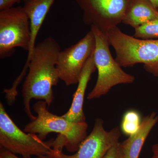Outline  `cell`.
Returning <instances> with one entry per match:
<instances>
[{"label":"cell","instance_id":"ffe728a7","mask_svg":"<svg viewBox=\"0 0 158 158\" xmlns=\"http://www.w3.org/2000/svg\"><path fill=\"white\" fill-rule=\"evenodd\" d=\"M150 1L154 5L156 8L158 9V0H150Z\"/></svg>","mask_w":158,"mask_h":158},{"label":"cell","instance_id":"6da1fadb","mask_svg":"<svg viewBox=\"0 0 158 158\" xmlns=\"http://www.w3.org/2000/svg\"><path fill=\"white\" fill-rule=\"evenodd\" d=\"M60 51L58 41L53 37H49L36 44L31 56L27 59L21 73L24 76L28 69L22 93L24 110L31 121L36 118L30 107L31 100L44 101L48 108L53 101L52 88L56 86L60 80L57 63Z\"/></svg>","mask_w":158,"mask_h":158},{"label":"cell","instance_id":"7a4b0ae2","mask_svg":"<svg viewBox=\"0 0 158 158\" xmlns=\"http://www.w3.org/2000/svg\"><path fill=\"white\" fill-rule=\"evenodd\" d=\"M33 108L37 116L26 125L24 131L37 135L43 141L50 133H57L58 137L53 142V150L62 151L65 147L69 152H76L87 136V123L73 122L62 116L50 113L46 102L44 101L36 102Z\"/></svg>","mask_w":158,"mask_h":158},{"label":"cell","instance_id":"44dd1931","mask_svg":"<svg viewBox=\"0 0 158 158\" xmlns=\"http://www.w3.org/2000/svg\"><path fill=\"white\" fill-rule=\"evenodd\" d=\"M36 158H55L51 156L47 155H44L36 157Z\"/></svg>","mask_w":158,"mask_h":158},{"label":"cell","instance_id":"5b68a950","mask_svg":"<svg viewBox=\"0 0 158 158\" xmlns=\"http://www.w3.org/2000/svg\"><path fill=\"white\" fill-rule=\"evenodd\" d=\"M54 139L44 141L36 134L22 131L8 115L0 103V145L15 154L23 157L47 155L52 149Z\"/></svg>","mask_w":158,"mask_h":158},{"label":"cell","instance_id":"ac0fdd59","mask_svg":"<svg viewBox=\"0 0 158 158\" xmlns=\"http://www.w3.org/2000/svg\"><path fill=\"white\" fill-rule=\"evenodd\" d=\"M0 158H21L19 157L13 153L1 147L0 149ZM22 158H32L31 157Z\"/></svg>","mask_w":158,"mask_h":158},{"label":"cell","instance_id":"d6986e66","mask_svg":"<svg viewBox=\"0 0 158 158\" xmlns=\"http://www.w3.org/2000/svg\"><path fill=\"white\" fill-rule=\"evenodd\" d=\"M152 155L151 158H158V143L154 144L152 147Z\"/></svg>","mask_w":158,"mask_h":158},{"label":"cell","instance_id":"4fadbf2b","mask_svg":"<svg viewBox=\"0 0 158 158\" xmlns=\"http://www.w3.org/2000/svg\"><path fill=\"white\" fill-rule=\"evenodd\" d=\"M158 17V9L150 0H130L122 22L136 28Z\"/></svg>","mask_w":158,"mask_h":158},{"label":"cell","instance_id":"30bf717a","mask_svg":"<svg viewBox=\"0 0 158 158\" xmlns=\"http://www.w3.org/2000/svg\"><path fill=\"white\" fill-rule=\"evenodd\" d=\"M93 55L94 54L88 59L83 69L77 83V90L73 94L70 108L67 113L62 115L69 121L75 123L86 122L83 110L85 92L91 75L96 69Z\"/></svg>","mask_w":158,"mask_h":158},{"label":"cell","instance_id":"7c38bea8","mask_svg":"<svg viewBox=\"0 0 158 158\" xmlns=\"http://www.w3.org/2000/svg\"><path fill=\"white\" fill-rule=\"evenodd\" d=\"M56 0H24L23 8L30 19L31 43L27 58L32 54L40 30Z\"/></svg>","mask_w":158,"mask_h":158},{"label":"cell","instance_id":"e0dca14e","mask_svg":"<svg viewBox=\"0 0 158 158\" xmlns=\"http://www.w3.org/2000/svg\"><path fill=\"white\" fill-rule=\"evenodd\" d=\"M20 0H0V11L12 8Z\"/></svg>","mask_w":158,"mask_h":158},{"label":"cell","instance_id":"5bb4252c","mask_svg":"<svg viewBox=\"0 0 158 158\" xmlns=\"http://www.w3.org/2000/svg\"><path fill=\"white\" fill-rule=\"evenodd\" d=\"M142 119L140 113L136 110H128L123 115L121 123V131L130 136L138 131Z\"/></svg>","mask_w":158,"mask_h":158},{"label":"cell","instance_id":"ba28073f","mask_svg":"<svg viewBox=\"0 0 158 158\" xmlns=\"http://www.w3.org/2000/svg\"><path fill=\"white\" fill-rule=\"evenodd\" d=\"M95 48V37L90 29L76 44L60 51L57 61V70L60 80L66 86L77 84L83 69L94 54Z\"/></svg>","mask_w":158,"mask_h":158},{"label":"cell","instance_id":"8992f818","mask_svg":"<svg viewBox=\"0 0 158 158\" xmlns=\"http://www.w3.org/2000/svg\"><path fill=\"white\" fill-rule=\"evenodd\" d=\"M30 19L22 7L0 11V57L10 56L20 48L28 52L31 43Z\"/></svg>","mask_w":158,"mask_h":158},{"label":"cell","instance_id":"277c9868","mask_svg":"<svg viewBox=\"0 0 158 158\" xmlns=\"http://www.w3.org/2000/svg\"><path fill=\"white\" fill-rule=\"evenodd\" d=\"M90 29L95 37L93 56L98 75L95 86L87 96L90 100L106 95L114 86L131 84L135 80V76L123 70L116 59H113L106 33L94 27H90Z\"/></svg>","mask_w":158,"mask_h":158},{"label":"cell","instance_id":"52a82bcc","mask_svg":"<svg viewBox=\"0 0 158 158\" xmlns=\"http://www.w3.org/2000/svg\"><path fill=\"white\" fill-rule=\"evenodd\" d=\"M83 11V21L103 32L122 22L130 0H74Z\"/></svg>","mask_w":158,"mask_h":158},{"label":"cell","instance_id":"8fae6325","mask_svg":"<svg viewBox=\"0 0 158 158\" xmlns=\"http://www.w3.org/2000/svg\"><path fill=\"white\" fill-rule=\"evenodd\" d=\"M158 122V115L156 112L144 116L138 131L121 143L125 158H139L144 142Z\"/></svg>","mask_w":158,"mask_h":158},{"label":"cell","instance_id":"3957f363","mask_svg":"<svg viewBox=\"0 0 158 158\" xmlns=\"http://www.w3.org/2000/svg\"><path fill=\"white\" fill-rule=\"evenodd\" d=\"M105 33L121 67L142 63L147 72L158 77V39H138L124 34L117 27Z\"/></svg>","mask_w":158,"mask_h":158},{"label":"cell","instance_id":"9a60e30c","mask_svg":"<svg viewBox=\"0 0 158 158\" xmlns=\"http://www.w3.org/2000/svg\"><path fill=\"white\" fill-rule=\"evenodd\" d=\"M133 37L144 40L158 39V17L135 29Z\"/></svg>","mask_w":158,"mask_h":158},{"label":"cell","instance_id":"2e32d148","mask_svg":"<svg viewBox=\"0 0 158 158\" xmlns=\"http://www.w3.org/2000/svg\"><path fill=\"white\" fill-rule=\"evenodd\" d=\"M103 158H125L121 143L118 142L111 147Z\"/></svg>","mask_w":158,"mask_h":158},{"label":"cell","instance_id":"9c48e42d","mask_svg":"<svg viewBox=\"0 0 158 158\" xmlns=\"http://www.w3.org/2000/svg\"><path fill=\"white\" fill-rule=\"evenodd\" d=\"M121 136V130L118 127L106 131L103 120L97 118L91 132L82 141L74 154L67 155L62 151L52 149L48 155L55 158H103L108 151L119 142Z\"/></svg>","mask_w":158,"mask_h":158}]
</instances>
